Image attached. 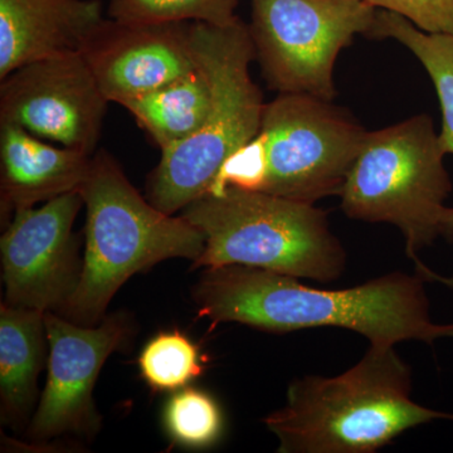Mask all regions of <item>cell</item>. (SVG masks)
I'll use <instances>...</instances> for the list:
<instances>
[{
	"mask_svg": "<svg viewBox=\"0 0 453 453\" xmlns=\"http://www.w3.org/2000/svg\"><path fill=\"white\" fill-rule=\"evenodd\" d=\"M189 25L103 19L79 52L107 100L124 106L196 68Z\"/></svg>",
	"mask_w": 453,
	"mask_h": 453,
	"instance_id": "obj_12",
	"label": "cell"
},
{
	"mask_svg": "<svg viewBox=\"0 0 453 453\" xmlns=\"http://www.w3.org/2000/svg\"><path fill=\"white\" fill-rule=\"evenodd\" d=\"M83 204L74 190L13 214L0 238L7 305L56 314L64 309L81 279L73 228Z\"/></svg>",
	"mask_w": 453,
	"mask_h": 453,
	"instance_id": "obj_11",
	"label": "cell"
},
{
	"mask_svg": "<svg viewBox=\"0 0 453 453\" xmlns=\"http://www.w3.org/2000/svg\"><path fill=\"white\" fill-rule=\"evenodd\" d=\"M109 103L79 50L31 62L0 80V124L91 157Z\"/></svg>",
	"mask_w": 453,
	"mask_h": 453,
	"instance_id": "obj_9",
	"label": "cell"
},
{
	"mask_svg": "<svg viewBox=\"0 0 453 453\" xmlns=\"http://www.w3.org/2000/svg\"><path fill=\"white\" fill-rule=\"evenodd\" d=\"M44 314L7 303L0 309V413L13 429L25 427L35 404L46 356Z\"/></svg>",
	"mask_w": 453,
	"mask_h": 453,
	"instance_id": "obj_15",
	"label": "cell"
},
{
	"mask_svg": "<svg viewBox=\"0 0 453 453\" xmlns=\"http://www.w3.org/2000/svg\"><path fill=\"white\" fill-rule=\"evenodd\" d=\"M440 336H441V339H442V338L453 339V323L441 324Z\"/></svg>",
	"mask_w": 453,
	"mask_h": 453,
	"instance_id": "obj_23",
	"label": "cell"
},
{
	"mask_svg": "<svg viewBox=\"0 0 453 453\" xmlns=\"http://www.w3.org/2000/svg\"><path fill=\"white\" fill-rule=\"evenodd\" d=\"M103 19L100 0H0V80L31 62L80 50Z\"/></svg>",
	"mask_w": 453,
	"mask_h": 453,
	"instance_id": "obj_13",
	"label": "cell"
},
{
	"mask_svg": "<svg viewBox=\"0 0 453 453\" xmlns=\"http://www.w3.org/2000/svg\"><path fill=\"white\" fill-rule=\"evenodd\" d=\"M165 425L177 442L190 447L210 446L222 429V414L210 395L195 388L179 389L165 408Z\"/></svg>",
	"mask_w": 453,
	"mask_h": 453,
	"instance_id": "obj_20",
	"label": "cell"
},
{
	"mask_svg": "<svg viewBox=\"0 0 453 453\" xmlns=\"http://www.w3.org/2000/svg\"><path fill=\"white\" fill-rule=\"evenodd\" d=\"M442 226H443V237L447 240H453V208L446 207L442 214ZM416 271H418L427 281H434L442 283L447 288H449L453 292V275L442 276L432 271L431 268L426 266L425 264L421 266L416 267Z\"/></svg>",
	"mask_w": 453,
	"mask_h": 453,
	"instance_id": "obj_22",
	"label": "cell"
},
{
	"mask_svg": "<svg viewBox=\"0 0 453 453\" xmlns=\"http://www.w3.org/2000/svg\"><path fill=\"white\" fill-rule=\"evenodd\" d=\"M445 157L427 113L366 131L340 192L342 211L351 219L396 226L408 257L419 266L418 253L443 237L442 214L452 192Z\"/></svg>",
	"mask_w": 453,
	"mask_h": 453,
	"instance_id": "obj_7",
	"label": "cell"
},
{
	"mask_svg": "<svg viewBox=\"0 0 453 453\" xmlns=\"http://www.w3.org/2000/svg\"><path fill=\"white\" fill-rule=\"evenodd\" d=\"M296 277L262 268L226 265L203 271L193 286L199 316L271 333L338 327L369 344L396 345L441 339L431 318L425 283L416 271L387 273L342 290L311 288Z\"/></svg>",
	"mask_w": 453,
	"mask_h": 453,
	"instance_id": "obj_1",
	"label": "cell"
},
{
	"mask_svg": "<svg viewBox=\"0 0 453 453\" xmlns=\"http://www.w3.org/2000/svg\"><path fill=\"white\" fill-rule=\"evenodd\" d=\"M79 190L88 211L82 273L58 312L74 324H100L113 295L135 273L170 258L196 262L204 252V234L183 216L164 213L140 196L105 150L92 155Z\"/></svg>",
	"mask_w": 453,
	"mask_h": 453,
	"instance_id": "obj_3",
	"label": "cell"
},
{
	"mask_svg": "<svg viewBox=\"0 0 453 453\" xmlns=\"http://www.w3.org/2000/svg\"><path fill=\"white\" fill-rule=\"evenodd\" d=\"M140 372L157 392L186 388L202 374L198 348L179 330L157 334L139 357Z\"/></svg>",
	"mask_w": 453,
	"mask_h": 453,
	"instance_id": "obj_19",
	"label": "cell"
},
{
	"mask_svg": "<svg viewBox=\"0 0 453 453\" xmlns=\"http://www.w3.org/2000/svg\"><path fill=\"white\" fill-rule=\"evenodd\" d=\"M124 107L163 151L189 138L204 124L211 107L210 79L196 62L189 73Z\"/></svg>",
	"mask_w": 453,
	"mask_h": 453,
	"instance_id": "obj_16",
	"label": "cell"
},
{
	"mask_svg": "<svg viewBox=\"0 0 453 453\" xmlns=\"http://www.w3.org/2000/svg\"><path fill=\"white\" fill-rule=\"evenodd\" d=\"M44 325L49 378L28 437L37 443L65 434L94 438L100 431L101 416L92 392L107 357L133 338V319L127 312H113L100 324L85 326L49 311Z\"/></svg>",
	"mask_w": 453,
	"mask_h": 453,
	"instance_id": "obj_10",
	"label": "cell"
},
{
	"mask_svg": "<svg viewBox=\"0 0 453 453\" xmlns=\"http://www.w3.org/2000/svg\"><path fill=\"white\" fill-rule=\"evenodd\" d=\"M189 37L210 79L211 107L192 136L162 151L148 179V201L166 214L213 189L226 160L257 135L266 106L250 73L256 52L249 25L241 18L225 27L192 22Z\"/></svg>",
	"mask_w": 453,
	"mask_h": 453,
	"instance_id": "obj_4",
	"label": "cell"
},
{
	"mask_svg": "<svg viewBox=\"0 0 453 453\" xmlns=\"http://www.w3.org/2000/svg\"><path fill=\"white\" fill-rule=\"evenodd\" d=\"M250 26L268 85L280 94L333 101L334 67L357 35H368L377 8L368 0H251Z\"/></svg>",
	"mask_w": 453,
	"mask_h": 453,
	"instance_id": "obj_8",
	"label": "cell"
},
{
	"mask_svg": "<svg viewBox=\"0 0 453 453\" xmlns=\"http://www.w3.org/2000/svg\"><path fill=\"white\" fill-rule=\"evenodd\" d=\"M180 216L205 238L193 267L242 265L323 283L347 268V251L316 204L226 186L196 199Z\"/></svg>",
	"mask_w": 453,
	"mask_h": 453,
	"instance_id": "obj_5",
	"label": "cell"
},
{
	"mask_svg": "<svg viewBox=\"0 0 453 453\" xmlns=\"http://www.w3.org/2000/svg\"><path fill=\"white\" fill-rule=\"evenodd\" d=\"M366 37L395 40L407 47L427 71L442 111V129L438 134L441 148L453 155V33H428L410 19L377 9L374 23Z\"/></svg>",
	"mask_w": 453,
	"mask_h": 453,
	"instance_id": "obj_17",
	"label": "cell"
},
{
	"mask_svg": "<svg viewBox=\"0 0 453 453\" xmlns=\"http://www.w3.org/2000/svg\"><path fill=\"white\" fill-rule=\"evenodd\" d=\"M377 9L395 12L428 33H453V0H368Z\"/></svg>",
	"mask_w": 453,
	"mask_h": 453,
	"instance_id": "obj_21",
	"label": "cell"
},
{
	"mask_svg": "<svg viewBox=\"0 0 453 453\" xmlns=\"http://www.w3.org/2000/svg\"><path fill=\"white\" fill-rule=\"evenodd\" d=\"M441 419L453 421V414L413 401L412 371L395 345L369 344L342 374L292 380L285 404L264 422L279 453H372Z\"/></svg>",
	"mask_w": 453,
	"mask_h": 453,
	"instance_id": "obj_2",
	"label": "cell"
},
{
	"mask_svg": "<svg viewBox=\"0 0 453 453\" xmlns=\"http://www.w3.org/2000/svg\"><path fill=\"white\" fill-rule=\"evenodd\" d=\"M92 157L46 144L14 124H0V214L7 226L17 211L81 188Z\"/></svg>",
	"mask_w": 453,
	"mask_h": 453,
	"instance_id": "obj_14",
	"label": "cell"
},
{
	"mask_svg": "<svg viewBox=\"0 0 453 453\" xmlns=\"http://www.w3.org/2000/svg\"><path fill=\"white\" fill-rule=\"evenodd\" d=\"M365 135L333 101L280 94L265 106L257 135L226 160L211 190L232 186L316 204L340 196Z\"/></svg>",
	"mask_w": 453,
	"mask_h": 453,
	"instance_id": "obj_6",
	"label": "cell"
},
{
	"mask_svg": "<svg viewBox=\"0 0 453 453\" xmlns=\"http://www.w3.org/2000/svg\"><path fill=\"white\" fill-rule=\"evenodd\" d=\"M241 0H110L111 19L136 25L199 22L225 27L237 19Z\"/></svg>",
	"mask_w": 453,
	"mask_h": 453,
	"instance_id": "obj_18",
	"label": "cell"
}]
</instances>
